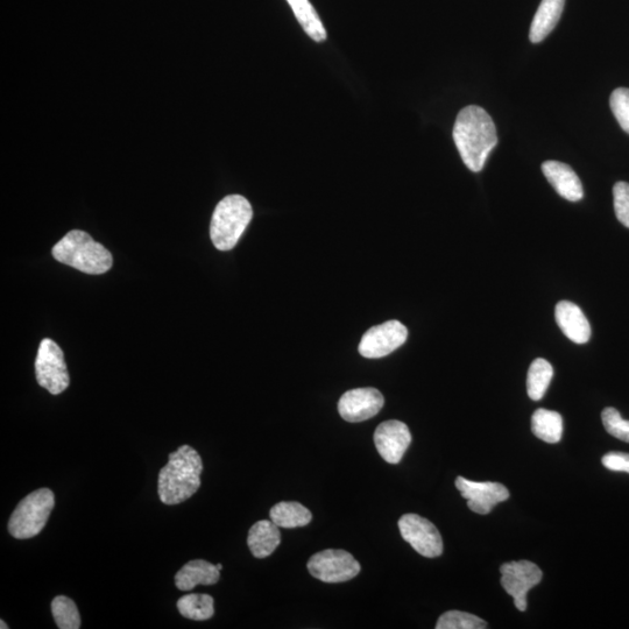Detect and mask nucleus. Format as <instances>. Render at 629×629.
I'll list each match as a JSON object with an SVG mask.
<instances>
[{
	"mask_svg": "<svg viewBox=\"0 0 629 629\" xmlns=\"http://www.w3.org/2000/svg\"><path fill=\"white\" fill-rule=\"evenodd\" d=\"M555 317L558 327L571 342L585 344L590 341L591 327L582 309L570 301L557 303Z\"/></svg>",
	"mask_w": 629,
	"mask_h": 629,
	"instance_id": "2eb2a0df",
	"label": "nucleus"
},
{
	"mask_svg": "<svg viewBox=\"0 0 629 629\" xmlns=\"http://www.w3.org/2000/svg\"><path fill=\"white\" fill-rule=\"evenodd\" d=\"M217 568H218V570H222L223 569V565L222 564H217Z\"/></svg>",
	"mask_w": 629,
	"mask_h": 629,
	"instance_id": "7c9ffc66",
	"label": "nucleus"
},
{
	"mask_svg": "<svg viewBox=\"0 0 629 629\" xmlns=\"http://www.w3.org/2000/svg\"><path fill=\"white\" fill-rule=\"evenodd\" d=\"M553 376V366L546 359H535L528 371V397L534 401H540L546 394Z\"/></svg>",
	"mask_w": 629,
	"mask_h": 629,
	"instance_id": "4be33fe9",
	"label": "nucleus"
},
{
	"mask_svg": "<svg viewBox=\"0 0 629 629\" xmlns=\"http://www.w3.org/2000/svg\"><path fill=\"white\" fill-rule=\"evenodd\" d=\"M270 517L275 525L286 529L305 527L313 519L312 512L295 501H282L275 505L270 512Z\"/></svg>",
	"mask_w": 629,
	"mask_h": 629,
	"instance_id": "6ab92c4d",
	"label": "nucleus"
},
{
	"mask_svg": "<svg viewBox=\"0 0 629 629\" xmlns=\"http://www.w3.org/2000/svg\"><path fill=\"white\" fill-rule=\"evenodd\" d=\"M408 330L399 321H388L366 331L359 344V353L365 358L378 359L391 355L404 345Z\"/></svg>",
	"mask_w": 629,
	"mask_h": 629,
	"instance_id": "9d476101",
	"label": "nucleus"
},
{
	"mask_svg": "<svg viewBox=\"0 0 629 629\" xmlns=\"http://www.w3.org/2000/svg\"><path fill=\"white\" fill-rule=\"evenodd\" d=\"M384 405V395L377 388H356L342 395L338 412L345 421L363 422L374 418Z\"/></svg>",
	"mask_w": 629,
	"mask_h": 629,
	"instance_id": "9b49d317",
	"label": "nucleus"
},
{
	"mask_svg": "<svg viewBox=\"0 0 629 629\" xmlns=\"http://www.w3.org/2000/svg\"><path fill=\"white\" fill-rule=\"evenodd\" d=\"M55 506L54 493L40 489L20 501L9 521V532L18 540L32 539L45 528Z\"/></svg>",
	"mask_w": 629,
	"mask_h": 629,
	"instance_id": "39448f33",
	"label": "nucleus"
},
{
	"mask_svg": "<svg viewBox=\"0 0 629 629\" xmlns=\"http://www.w3.org/2000/svg\"><path fill=\"white\" fill-rule=\"evenodd\" d=\"M374 443L387 463L399 464L412 443L411 431L404 422L386 421L374 433Z\"/></svg>",
	"mask_w": 629,
	"mask_h": 629,
	"instance_id": "ddd939ff",
	"label": "nucleus"
},
{
	"mask_svg": "<svg viewBox=\"0 0 629 629\" xmlns=\"http://www.w3.org/2000/svg\"><path fill=\"white\" fill-rule=\"evenodd\" d=\"M35 376L38 384L53 395L61 394L69 387L70 378L65 355L52 339L45 338L40 343L35 359Z\"/></svg>",
	"mask_w": 629,
	"mask_h": 629,
	"instance_id": "423d86ee",
	"label": "nucleus"
},
{
	"mask_svg": "<svg viewBox=\"0 0 629 629\" xmlns=\"http://www.w3.org/2000/svg\"><path fill=\"white\" fill-rule=\"evenodd\" d=\"M202 458L189 445H182L169 455V461L161 469L158 493L165 505H179L192 498L201 486Z\"/></svg>",
	"mask_w": 629,
	"mask_h": 629,
	"instance_id": "f03ea898",
	"label": "nucleus"
},
{
	"mask_svg": "<svg viewBox=\"0 0 629 629\" xmlns=\"http://www.w3.org/2000/svg\"><path fill=\"white\" fill-rule=\"evenodd\" d=\"M603 465L614 472L629 473V454L625 452H610L603 457Z\"/></svg>",
	"mask_w": 629,
	"mask_h": 629,
	"instance_id": "c85d7f7f",
	"label": "nucleus"
},
{
	"mask_svg": "<svg viewBox=\"0 0 629 629\" xmlns=\"http://www.w3.org/2000/svg\"><path fill=\"white\" fill-rule=\"evenodd\" d=\"M610 105L621 129L629 134V89L618 88L614 90L610 98Z\"/></svg>",
	"mask_w": 629,
	"mask_h": 629,
	"instance_id": "bb28decb",
	"label": "nucleus"
},
{
	"mask_svg": "<svg viewBox=\"0 0 629 629\" xmlns=\"http://www.w3.org/2000/svg\"><path fill=\"white\" fill-rule=\"evenodd\" d=\"M310 575L324 583H343L355 578L360 564L348 551L327 549L310 557L307 564Z\"/></svg>",
	"mask_w": 629,
	"mask_h": 629,
	"instance_id": "0eeeda50",
	"label": "nucleus"
},
{
	"mask_svg": "<svg viewBox=\"0 0 629 629\" xmlns=\"http://www.w3.org/2000/svg\"><path fill=\"white\" fill-rule=\"evenodd\" d=\"M280 527L268 520L254 524L247 536V544L256 558H266L274 553L281 542Z\"/></svg>",
	"mask_w": 629,
	"mask_h": 629,
	"instance_id": "a211bd4d",
	"label": "nucleus"
},
{
	"mask_svg": "<svg viewBox=\"0 0 629 629\" xmlns=\"http://www.w3.org/2000/svg\"><path fill=\"white\" fill-rule=\"evenodd\" d=\"M53 257L61 264L87 274H104L110 271L113 259L105 247L95 242L89 233L73 230L53 247Z\"/></svg>",
	"mask_w": 629,
	"mask_h": 629,
	"instance_id": "7ed1b4c3",
	"label": "nucleus"
},
{
	"mask_svg": "<svg viewBox=\"0 0 629 629\" xmlns=\"http://www.w3.org/2000/svg\"><path fill=\"white\" fill-rule=\"evenodd\" d=\"M437 629H485L484 620L473 614L461 611H449L442 614L437 621Z\"/></svg>",
	"mask_w": 629,
	"mask_h": 629,
	"instance_id": "393cba45",
	"label": "nucleus"
},
{
	"mask_svg": "<svg viewBox=\"0 0 629 629\" xmlns=\"http://www.w3.org/2000/svg\"><path fill=\"white\" fill-rule=\"evenodd\" d=\"M303 30L316 42L327 40V31L309 0H287Z\"/></svg>",
	"mask_w": 629,
	"mask_h": 629,
	"instance_id": "412c9836",
	"label": "nucleus"
},
{
	"mask_svg": "<svg viewBox=\"0 0 629 629\" xmlns=\"http://www.w3.org/2000/svg\"><path fill=\"white\" fill-rule=\"evenodd\" d=\"M564 5L565 0H542L530 26L529 39L533 44H539L553 32L561 19Z\"/></svg>",
	"mask_w": 629,
	"mask_h": 629,
	"instance_id": "f3484780",
	"label": "nucleus"
},
{
	"mask_svg": "<svg viewBox=\"0 0 629 629\" xmlns=\"http://www.w3.org/2000/svg\"><path fill=\"white\" fill-rule=\"evenodd\" d=\"M0 624H2V626H0V628H2V629H4V628H5V629L9 628V626H7V625L4 623V621H3V620H2V621H0Z\"/></svg>",
	"mask_w": 629,
	"mask_h": 629,
	"instance_id": "c756f323",
	"label": "nucleus"
},
{
	"mask_svg": "<svg viewBox=\"0 0 629 629\" xmlns=\"http://www.w3.org/2000/svg\"><path fill=\"white\" fill-rule=\"evenodd\" d=\"M253 217L251 203L242 195H230L217 204L212 215L210 237L219 251H230L237 245Z\"/></svg>",
	"mask_w": 629,
	"mask_h": 629,
	"instance_id": "20e7f679",
	"label": "nucleus"
},
{
	"mask_svg": "<svg viewBox=\"0 0 629 629\" xmlns=\"http://www.w3.org/2000/svg\"><path fill=\"white\" fill-rule=\"evenodd\" d=\"M532 430L533 434L544 442L550 444L560 442L563 434L561 414L548 409H537L532 418Z\"/></svg>",
	"mask_w": 629,
	"mask_h": 629,
	"instance_id": "aec40b11",
	"label": "nucleus"
},
{
	"mask_svg": "<svg viewBox=\"0 0 629 629\" xmlns=\"http://www.w3.org/2000/svg\"><path fill=\"white\" fill-rule=\"evenodd\" d=\"M501 585L513 597L521 612L527 610V593L542 581V571L529 561L510 562L501 565Z\"/></svg>",
	"mask_w": 629,
	"mask_h": 629,
	"instance_id": "6e6552de",
	"label": "nucleus"
},
{
	"mask_svg": "<svg viewBox=\"0 0 629 629\" xmlns=\"http://www.w3.org/2000/svg\"><path fill=\"white\" fill-rule=\"evenodd\" d=\"M456 487L462 497L468 500L470 510L480 515L491 513L494 507L510 498V491L499 483L472 482V480L458 477Z\"/></svg>",
	"mask_w": 629,
	"mask_h": 629,
	"instance_id": "f8f14e48",
	"label": "nucleus"
},
{
	"mask_svg": "<svg viewBox=\"0 0 629 629\" xmlns=\"http://www.w3.org/2000/svg\"><path fill=\"white\" fill-rule=\"evenodd\" d=\"M217 565L204 560L189 562L175 575V585L181 591H192L197 585H214L219 581Z\"/></svg>",
	"mask_w": 629,
	"mask_h": 629,
	"instance_id": "dca6fc26",
	"label": "nucleus"
},
{
	"mask_svg": "<svg viewBox=\"0 0 629 629\" xmlns=\"http://www.w3.org/2000/svg\"><path fill=\"white\" fill-rule=\"evenodd\" d=\"M602 420L607 433L629 443V421L621 418L616 408L604 409Z\"/></svg>",
	"mask_w": 629,
	"mask_h": 629,
	"instance_id": "a878e982",
	"label": "nucleus"
},
{
	"mask_svg": "<svg viewBox=\"0 0 629 629\" xmlns=\"http://www.w3.org/2000/svg\"><path fill=\"white\" fill-rule=\"evenodd\" d=\"M52 613L55 623L60 629H79L81 627L79 610H77L73 600L66 596L54 598Z\"/></svg>",
	"mask_w": 629,
	"mask_h": 629,
	"instance_id": "b1692460",
	"label": "nucleus"
},
{
	"mask_svg": "<svg viewBox=\"0 0 629 629\" xmlns=\"http://www.w3.org/2000/svg\"><path fill=\"white\" fill-rule=\"evenodd\" d=\"M402 539L411 544L416 553L428 558L441 556L443 540L440 532L418 514H406L399 520Z\"/></svg>",
	"mask_w": 629,
	"mask_h": 629,
	"instance_id": "1a4fd4ad",
	"label": "nucleus"
},
{
	"mask_svg": "<svg viewBox=\"0 0 629 629\" xmlns=\"http://www.w3.org/2000/svg\"><path fill=\"white\" fill-rule=\"evenodd\" d=\"M613 200L619 222L629 229V183L618 182L613 187Z\"/></svg>",
	"mask_w": 629,
	"mask_h": 629,
	"instance_id": "cd10ccee",
	"label": "nucleus"
},
{
	"mask_svg": "<svg viewBox=\"0 0 629 629\" xmlns=\"http://www.w3.org/2000/svg\"><path fill=\"white\" fill-rule=\"evenodd\" d=\"M454 140L459 154L470 171L478 173L498 144L496 125L483 108L466 106L458 113Z\"/></svg>",
	"mask_w": 629,
	"mask_h": 629,
	"instance_id": "f257e3e1",
	"label": "nucleus"
},
{
	"mask_svg": "<svg viewBox=\"0 0 629 629\" xmlns=\"http://www.w3.org/2000/svg\"><path fill=\"white\" fill-rule=\"evenodd\" d=\"M178 609L182 617L195 621L209 620L214 616V598L209 595H187L179 599Z\"/></svg>",
	"mask_w": 629,
	"mask_h": 629,
	"instance_id": "5701e85b",
	"label": "nucleus"
},
{
	"mask_svg": "<svg viewBox=\"0 0 629 629\" xmlns=\"http://www.w3.org/2000/svg\"><path fill=\"white\" fill-rule=\"evenodd\" d=\"M542 172L557 194L570 202L583 199L584 189L581 180L567 164L560 161H546L542 165Z\"/></svg>",
	"mask_w": 629,
	"mask_h": 629,
	"instance_id": "4468645a",
	"label": "nucleus"
}]
</instances>
